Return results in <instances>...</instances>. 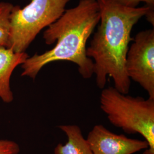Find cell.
<instances>
[{"mask_svg": "<svg viewBox=\"0 0 154 154\" xmlns=\"http://www.w3.org/2000/svg\"><path fill=\"white\" fill-rule=\"evenodd\" d=\"M86 139L93 154H134L149 147L144 140L116 134L102 125L94 126Z\"/></svg>", "mask_w": 154, "mask_h": 154, "instance_id": "8992f818", "label": "cell"}, {"mask_svg": "<svg viewBox=\"0 0 154 154\" xmlns=\"http://www.w3.org/2000/svg\"><path fill=\"white\" fill-rule=\"evenodd\" d=\"M100 8L99 25L94 34L87 56L94 62V74L97 86L105 88L107 77H111L114 88L128 94L131 80L126 70L131 33L135 25L143 17L154 26V11L146 5L128 8L115 0H97Z\"/></svg>", "mask_w": 154, "mask_h": 154, "instance_id": "6da1fadb", "label": "cell"}, {"mask_svg": "<svg viewBox=\"0 0 154 154\" xmlns=\"http://www.w3.org/2000/svg\"><path fill=\"white\" fill-rule=\"evenodd\" d=\"M60 129L67 136L65 144L59 143L54 149V154H93L81 128L75 125H64Z\"/></svg>", "mask_w": 154, "mask_h": 154, "instance_id": "ba28073f", "label": "cell"}, {"mask_svg": "<svg viewBox=\"0 0 154 154\" xmlns=\"http://www.w3.org/2000/svg\"><path fill=\"white\" fill-rule=\"evenodd\" d=\"M128 50L126 70L128 77L138 83L154 99V30L138 33Z\"/></svg>", "mask_w": 154, "mask_h": 154, "instance_id": "5b68a950", "label": "cell"}, {"mask_svg": "<svg viewBox=\"0 0 154 154\" xmlns=\"http://www.w3.org/2000/svg\"><path fill=\"white\" fill-rule=\"evenodd\" d=\"M121 5L128 8H137L141 2H144L145 5L154 11V0H115Z\"/></svg>", "mask_w": 154, "mask_h": 154, "instance_id": "8fae6325", "label": "cell"}, {"mask_svg": "<svg viewBox=\"0 0 154 154\" xmlns=\"http://www.w3.org/2000/svg\"><path fill=\"white\" fill-rule=\"evenodd\" d=\"M14 5L9 2H0V45L9 46L11 14Z\"/></svg>", "mask_w": 154, "mask_h": 154, "instance_id": "9c48e42d", "label": "cell"}, {"mask_svg": "<svg viewBox=\"0 0 154 154\" xmlns=\"http://www.w3.org/2000/svg\"><path fill=\"white\" fill-rule=\"evenodd\" d=\"M20 151V147L16 142L0 139V154H18Z\"/></svg>", "mask_w": 154, "mask_h": 154, "instance_id": "30bf717a", "label": "cell"}, {"mask_svg": "<svg viewBox=\"0 0 154 154\" xmlns=\"http://www.w3.org/2000/svg\"><path fill=\"white\" fill-rule=\"evenodd\" d=\"M100 21V8L97 0H80L74 8L66 9L44 33L47 45L55 46L42 54L29 57L22 65L21 75L35 79L39 72L50 63L69 61L78 66L83 78L94 74V62L86 54L88 38Z\"/></svg>", "mask_w": 154, "mask_h": 154, "instance_id": "7a4b0ae2", "label": "cell"}, {"mask_svg": "<svg viewBox=\"0 0 154 154\" xmlns=\"http://www.w3.org/2000/svg\"><path fill=\"white\" fill-rule=\"evenodd\" d=\"M100 107L113 126L144 138L149 147L143 154H154V99L134 97L109 86L102 89Z\"/></svg>", "mask_w": 154, "mask_h": 154, "instance_id": "3957f363", "label": "cell"}, {"mask_svg": "<svg viewBox=\"0 0 154 154\" xmlns=\"http://www.w3.org/2000/svg\"><path fill=\"white\" fill-rule=\"evenodd\" d=\"M29 57L26 52L16 53L11 48L0 45V98L5 103H9L14 99L11 88L13 72Z\"/></svg>", "mask_w": 154, "mask_h": 154, "instance_id": "52a82bcc", "label": "cell"}, {"mask_svg": "<svg viewBox=\"0 0 154 154\" xmlns=\"http://www.w3.org/2000/svg\"><path fill=\"white\" fill-rule=\"evenodd\" d=\"M71 0H30L24 8L14 6L11 14L9 46L23 53L44 28L55 22L66 11Z\"/></svg>", "mask_w": 154, "mask_h": 154, "instance_id": "277c9868", "label": "cell"}]
</instances>
